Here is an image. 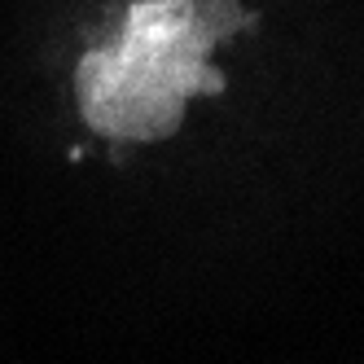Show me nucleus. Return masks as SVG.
Returning <instances> with one entry per match:
<instances>
[{
	"instance_id": "f257e3e1",
	"label": "nucleus",
	"mask_w": 364,
	"mask_h": 364,
	"mask_svg": "<svg viewBox=\"0 0 364 364\" xmlns=\"http://www.w3.org/2000/svg\"><path fill=\"white\" fill-rule=\"evenodd\" d=\"M259 27L242 0H132L110 44H92L75 66L80 119L106 141L154 145L180 132L189 97L228 88L211 53Z\"/></svg>"
}]
</instances>
